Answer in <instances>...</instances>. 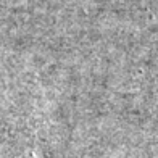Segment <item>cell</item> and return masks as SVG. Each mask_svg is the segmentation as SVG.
Returning <instances> with one entry per match:
<instances>
[{
	"label": "cell",
	"instance_id": "obj_1",
	"mask_svg": "<svg viewBox=\"0 0 158 158\" xmlns=\"http://www.w3.org/2000/svg\"><path fill=\"white\" fill-rule=\"evenodd\" d=\"M148 3L152 6H155V5H158V0H148Z\"/></svg>",
	"mask_w": 158,
	"mask_h": 158
}]
</instances>
